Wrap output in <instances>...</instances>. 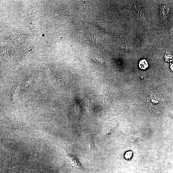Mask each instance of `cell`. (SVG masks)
I'll list each match as a JSON object with an SVG mask.
<instances>
[{
    "label": "cell",
    "mask_w": 173,
    "mask_h": 173,
    "mask_svg": "<svg viewBox=\"0 0 173 173\" xmlns=\"http://www.w3.org/2000/svg\"><path fill=\"white\" fill-rule=\"evenodd\" d=\"M146 102L149 108L151 109H161L165 104L164 98L160 94L151 93L147 95Z\"/></svg>",
    "instance_id": "cell-1"
},
{
    "label": "cell",
    "mask_w": 173,
    "mask_h": 173,
    "mask_svg": "<svg viewBox=\"0 0 173 173\" xmlns=\"http://www.w3.org/2000/svg\"><path fill=\"white\" fill-rule=\"evenodd\" d=\"M67 155L69 161L73 166L78 168H82V166L80 162L75 156L69 154H68Z\"/></svg>",
    "instance_id": "cell-2"
},
{
    "label": "cell",
    "mask_w": 173,
    "mask_h": 173,
    "mask_svg": "<svg viewBox=\"0 0 173 173\" xmlns=\"http://www.w3.org/2000/svg\"><path fill=\"white\" fill-rule=\"evenodd\" d=\"M139 66L142 69H145L148 67V62L145 59H143L140 61Z\"/></svg>",
    "instance_id": "cell-3"
},
{
    "label": "cell",
    "mask_w": 173,
    "mask_h": 173,
    "mask_svg": "<svg viewBox=\"0 0 173 173\" xmlns=\"http://www.w3.org/2000/svg\"><path fill=\"white\" fill-rule=\"evenodd\" d=\"M83 30L81 29H78V30L77 31L76 33L75 37L77 39H82V35H83Z\"/></svg>",
    "instance_id": "cell-4"
},
{
    "label": "cell",
    "mask_w": 173,
    "mask_h": 173,
    "mask_svg": "<svg viewBox=\"0 0 173 173\" xmlns=\"http://www.w3.org/2000/svg\"><path fill=\"white\" fill-rule=\"evenodd\" d=\"M90 42L94 43V44H97L100 42V40L98 39L97 37L95 36H94L90 39Z\"/></svg>",
    "instance_id": "cell-5"
},
{
    "label": "cell",
    "mask_w": 173,
    "mask_h": 173,
    "mask_svg": "<svg viewBox=\"0 0 173 173\" xmlns=\"http://www.w3.org/2000/svg\"><path fill=\"white\" fill-rule=\"evenodd\" d=\"M92 58L93 61L95 62L99 63V64H102L103 62V61L102 59L100 58H97L96 57H92Z\"/></svg>",
    "instance_id": "cell-6"
}]
</instances>
